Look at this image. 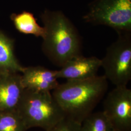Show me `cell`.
Returning <instances> with one entry per match:
<instances>
[{
    "instance_id": "6da1fadb",
    "label": "cell",
    "mask_w": 131,
    "mask_h": 131,
    "mask_svg": "<svg viewBox=\"0 0 131 131\" xmlns=\"http://www.w3.org/2000/svg\"><path fill=\"white\" fill-rule=\"evenodd\" d=\"M108 89V80L103 76L83 80H67L52 90V95L66 116L82 123L93 112Z\"/></svg>"
},
{
    "instance_id": "7a4b0ae2",
    "label": "cell",
    "mask_w": 131,
    "mask_h": 131,
    "mask_svg": "<svg viewBox=\"0 0 131 131\" xmlns=\"http://www.w3.org/2000/svg\"><path fill=\"white\" fill-rule=\"evenodd\" d=\"M41 19L45 30L42 50L54 65L61 68L67 61L81 55L79 33L62 11L46 10Z\"/></svg>"
},
{
    "instance_id": "3957f363",
    "label": "cell",
    "mask_w": 131,
    "mask_h": 131,
    "mask_svg": "<svg viewBox=\"0 0 131 131\" xmlns=\"http://www.w3.org/2000/svg\"><path fill=\"white\" fill-rule=\"evenodd\" d=\"M17 111L28 129L38 127L47 131L66 117L51 92L24 89Z\"/></svg>"
},
{
    "instance_id": "277c9868",
    "label": "cell",
    "mask_w": 131,
    "mask_h": 131,
    "mask_svg": "<svg viewBox=\"0 0 131 131\" xmlns=\"http://www.w3.org/2000/svg\"><path fill=\"white\" fill-rule=\"evenodd\" d=\"M85 22L131 32V0H95L83 16Z\"/></svg>"
},
{
    "instance_id": "5b68a950",
    "label": "cell",
    "mask_w": 131,
    "mask_h": 131,
    "mask_svg": "<svg viewBox=\"0 0 131 131\" xmlns=\"http://www.w3.org/2000/svg\"><path fill=\"white\" fill-rule=\"evenodd\" d=\"M108 47L101 67L104 76L116 86H127L131 79V32L119 33Z\"/></svg>"
},
{
    "instance_id": "8992f818",
    "label": "cell",
    "mask_w": 131,
    "mask_h": 131,
    "mask_svg": "<svg viewBox=\"0 0 131 131\" xmlns=\"http://www.w3.org/2000/svg\"><path fill=\"white\" fill-rule=\"evenodd\" d=\"M103 112L113 131H131V90L116 86L103 101Z\"/></svg>"
},
{
    "instance_id": "52a82bcc",
    "label": "cell",
    "mask_w": 131,
    "mask_h": 131,
    "mask_svg": "<svg viewBox=\"0 0 131 131\" xmlns=\"http://www.w3.org/2000/svg\"><path fill=\"white\" fill-rule=\"evenodd\" d=\"M100 67L101 59L98 57L80 55L67 61L59 70H56V77L67 80L89 79L97 75Z\"/></svg>"
},
{
    "instance_id": "ba28073f",
    "label": "cell",
    "mask_w": 131,
    "mask_h": 131,
    "mask_svg": "<svg viewBox=\"0 0 131 131\" xmlns=\"http://www.w3.org/2000/svg\"><path fill=\"white\" fill-rule=\"evenodd\" d=\"M24 89L19 73H0V112L17 110Z\"/></svg>"
},
{
    "instance_id": "9c48e42d",
    "label": "cell",
    "mask_w": 131,
    "mask_h": 131,
    "mask_svg": "<svg viewBox=\"0 0 131 131\" xmlns=\"http://www.w3.org/2000/svg\"><path fill=\"white\" fill-rule=\"evenodd\" d=\"M21 75L25 89L39 92H51L59 85L56 70L37 66L24 68Z\"/></svg>"
},
{
    "instance_id": "30bf717a",
    "label": "cell",
    "mask_w": 131,
    "mask_h": 131,
    "mask_svg": "<svg viewBox=\"0 0 131 131\" xmlns=\"http://www.w3.org/2000/svg\"><path fill=\"white\" fill-rule=\"evenodd\" d=\"M24 68L15 56L13 41L0 31V73H22Z\"/></svg>"
},
{
    "instance_id": "8fae6325",
    "label": "cell",
    "mask_w": 131,
    "mask_h": 131,
    "mask_svg": "<svg viewBox=\"0 0 131 131\" xmlns=\"http://www.w3.org/2000/svg\"><path fill=\"white\" fill-rule=\"evenodd\" d=\"M16 29L20 33L32 35L37 37H44L45 30L37 23L32 13L23 11L18 14H12L11 16Z\"/></svg>"
},
{
    "instance_id": "7c38bea8",
    "label": "cell",
    "mask_w": 131,
    "mask_h": 131,
    "mask_svg": "<svg viewBox=\"0 0 131 131\" xmlns=\"http://www.w3.org/2000/svg\"><path fill=\"white\" fill-rule=\"evenodd\" d=\"M81 131H113L103 111L91 113L81 123Z\"/></svg>"
},
{
    "instance_id": "4fadbf2b",
    "label": "cell",
    "mask_w": 131,
    "mask_h": 131,
    "mask_svg": "<svg viewBox=\"0 0 131 131\" xmlns=\"http://www.w3.org/2000/svg\"><path fill=\"white\" fill-rule=\"evenodd\" d=\"M27 130L17 110L0 112V131H26Z\"/></svg>"
},
{
    "instance_id": "5bb4252c",
    "label": "cell",
    "mask_w": 131,
    "mask_h": 131,
    "mask_svg": "<svg viewBox=\"0 0 131 131\" xmlns=\"http://www.w3.org/2000/svg\"><path fill=\"white\" fill-rule=\"evenodd\" d=\"M47 131H81V123L66 116Z\"/></svg>"
}]
</instances>
